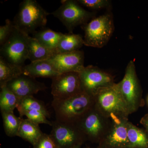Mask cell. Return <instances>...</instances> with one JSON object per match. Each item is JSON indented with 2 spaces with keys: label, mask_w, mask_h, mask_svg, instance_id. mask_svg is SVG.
Masks as SVG:
<instances>
[{
  "label": "cell",
  "mask_w": 148,
  "mask_h": 148,
  "mask_svg": "<svg viewBox=\"0 0 148 148\" xmlns=\"http://www.w3.org/2000/svg\"><path fill=\"white\" fill-rule=\"evenodd\" d=\"M94 106L93 96L83 91L65 99H53L51 103L57 121L76 123Z\"/></svg>",
  "instance_id": "obj_1"
},
{
  "label": "cell",
  "mask_w": 148,
  "mask_h": 148,
  "mask_svg": "<svg viewBox=\"0 0 148 148\" xmlns=\"http://www.w3.org/2000/svg\"><path fill=\"white\" fill-rule=\"evenodd\" d=\"M49 14L36 0H24L19 5L13 23L24 33L33 34L38 28L45 27Z\"/></svg>",
  "instance_id": "obj_2"
},
{
  "label": "cell",
  "mask_w": 148,
  "mask_h": 148,
  "mask_svg": "<svg viewBox=\"0 0 148 148\" xmlns=\"http://www.w3.org/2000/svg\"><path fill=\"white\" fill-rule=\"evenodd\" d=\"M116 85L121 98L130 114L135 112L143 106L142 88L133 61H130L123 78Z\"/></svg>",
  "instance_id": "obj_3"
},
{
  "label": "cell",
  "mask_w": 148,
  "mask_h": 148,
  "mask_svg": "<svg viewBox=\"0 0 148 148\" xmlns=\"http://www.w3.org/2000/svg\"><path fill=\"white\" fill-rule=\"evenodd\" d=\"M93 98L95 107L107 117L111 120L128 118L129 112L121 98L116 83L100 88Z\"/></svg>",
  "instance_id": "obj_4"
},
{
  "label": "cell",
  "mask_w": 148,
  "mask_h": 148,
  "mask_svg": "<svg viewBox=\"0 0 148 148\" xmlns=\"http://www.w3.org/2000/svg\"><path fill=\"white\" fill-rule=\"evenodd\" d=\"M84 26V45L99 48L108 43L114 29L112 17L108 14L92 18Z\"/></svg>",
  "instance_id": "obj_5"
},
{
  "label": "cell",
  "mask_w": 148,
  "mask_h": 148,
  "mask_svg": "<svg viewBox=\"0 0 148 148\" xmlns=\"http://www.w3.org/2000/svg\"><path fill=\"white\" fill-rule=\"evenodd\" d=\"M111 123L112 120L104 115L94 105L76 124L86 140L98 144L107 134Z\"/></svg>",
  "instance_id": "obj_6"
},
{
  "label": "cell",
  "mask_w": 148,
  "mask_h": 148,
  "mask_svg": "<svg viewBox=\"0 0 148 148\" xmlns=\"http://www.w3.org/2000/svg\"><path fill=\"white\" fill-rule=\"evenodd\" d=\"M0 52L1 57L8 63L24 67L25 61L29 59L27 34L14 25L10 36L1 45Z\"/></svg>",
  "instance_id": "obj_7"
},
{
  "label": "cell",
  "mask_w": 148,
  "mask_h": 148,
  "mask_svg": "<svg viewBox=\"0 0 148 148\" xmlns=\"http://www.w3.org/2000/svg\"><path fill=\"white\" fill-rule=\"evenodd\" d=\"M49 135L57 148H75L82 147L87 141L76 123L52 121Z\"/></svg>",
  "instance_id": "obj_8"
},
{
  "label": "cell",
  "mask_w": 148,
  "mask_h": 148,
  "mask_svg": "<svg viewBox=\"0 0 148 148\" xmlns=\"http://www.w3.org/2000/svg\"><path fill=\"white\" fill-rule=\"evenodd\" d=\"M61 5L51 13L63 23L70 34L77 26L85 25L93 16L82 7L77 1L63 0Z\"/></svg>",
  "instance_id": "obj_9"
},
{
  "label": "cell",
  "mask_w": 148,
  "mask_h": 148,
  "mask_svg": "<svg viewBox=\"0 0 148 148\" xmlns=\"http://www.w3.org/2000/svg\"><path fill=\"white\" fill-rule=\"evenodd\" d=\"M51 93L53 99H65L83 91L79 74L75 72L59 74L52 79Z\"/></svg>",
  "instance_id": "obj_10"
},
{
  "label": "cell",
  "mask_w": 148,
  "mask_h": 148,
  "mask_svg": "<svg viewBox=\"0 0 148 148\" xmlns=\"http://www.w3.org/2000/svg\"><path fill=\"white\" fill-rule=\"evenodd\" d=\"M79 74L83 90L93 96L100 88L115 83L112 75L95 66L84 67Z\"/></svg>",
  "instance_id": "obj_11"
},
{
  "label": "cell",
  "mask_w": 148,
  "mask_h": 148,
  "mask_svg": "<svg viewBox=\"0 0 148 148\" xmlns=\"http://www.w3.org/2000/svg\"><path fill=\"white\" fill-rule=\"evenodd\" d=\"M111 120L110 129L98 143V147L130 148L127 137L128 118H116Z\"/></svg>",
  "instance_id": "obj_12"
},
{
  "label": "cell",
  "mask_w": 148,
  "mask_h": 148,
  "mask_svg": "<svg viewBox=\"0 0 148 148\" xmlns=\"http://www.w3.org/2000/svg\"><path fill=\"white\" fill-rule=\"evenodd\" d=\"M84 53L77 50L67 53H56L47 59L59 74L79 73L84 68Z\"/></svg>",
  "instance_id": "obj_13"
},
{
  "label": "cell",
  "mask_w": 148,
  "mask_h": 148,
  "mask_svg": "<svg viewBox=\"0 0 148 148\" xmlns=\"http://www.w3.org/2000/svg\"><path fill=\"white\" fill-rule=\"evenodd\" d=\"M6 86L20 100L27 96H33L47 88L43 83L39 82L36 78L23 74L9 82Z\"/></svg>",
  "instance_id": "obj_14"
},
{
  "label": "cell",
  "mask_w": 148,
  "mask_h": 148,
  "mask_svg": "<svg viewBox=\"0 0 148 148\" xmlns=\"http://www.w3.org/2000/svg\"><path fill=\"white\" fill-rule=\"evenodd\" d=\"M23 74L36 78H50L52 79L59 75L47 60L31 62L23 68Z\"/></svg>",
  "instance_id": "obj_15"
},
{
  "label": "cell",
  "mask_w": 148,
  "mask_h": 148,
  "mask_svg": "<svg viewBox=\"0 0 148 148\" xmlns=\"http://www.w3.org/2000/svg\"><path fill=\"white\" fill-rule=\"evenodd\" d=\"M27 46L29 52V59L31 62L45 60L55 54L42 45L35 38L27 34Z\"/></svg>",
  "instance_id": "obj_16"
},
{
  "label": "cell",
  "mask_w": 148,
  "mask_h": 148,
  "mask_svg": "<svg viewBox=\"0 0 148 148\" xmlns=\"http://www.w3.org/2000/svg\"><path fill=\"white\" fill-rule=\"evenodd\" d=\"M43 133L38 124L28 119H22L17 136L29 142L33 146Z\"/></svg>",
  "instance_id": "obj_17"
},
{
  "label": "cell",
  "mask_w": 148,
  "mask_h": 148,
  "mask_svg": "<svg viewBox=\"0 0 148 148\" xmlns=\"http://www.w3.org/2000/svg\"><path fill=\"white\" fill-rule=\"evenodd\" d=\"M64 34L49 29H42L33 34V37L49 50L55 51Z\"/></svg>",
  "instance_id": "obj_18"
},
{
  "label": "cell",
  "mask_w": 148,
  "mask_h": 148,
  "mask_svg": "<svg viewBox=\"0 0 148 148\" xmlns=\"http://www.w3.org/2000/svg\"><path fill=\"white\" fill-rule=\"evenodd\" d=\"M127 137L130 148H148V134L145 130L127 123Z\"/></svg>",
  "instance_id": "obj_19"
},
{
  "label": "cell",
  "mask_w": 148,
  "mask_h": 148,
  "mask_svg": "<svg viewBox=\"0 0 148 148\" xmlns=\"http://www.w3.org/2000/svg\"><path fill=\"white\" fill-rule=\"evenodd\" d=\"M84 45L82 36L71 34H64L55 51L56 53H67L78 50Z\"/></svg>",
  "instance_id": "obj_20"
},
{
  "label": "cell",
  "mask_w": 148,
  "mask_h": 148,
  "mask_svg": "<svg viewBox=\"0 0 148 148\" xmlns=\"http://www.w3.org/2000/svg\"><path fill=\"white\" fill-rule=\"evenodd\" d=\"M23 68L10 64L0 56V87L23 74Z\"/></svg>",
  "instance_id": "obj_21"
},
{
  "label": "cell",
  "mask_w": 148,
  "mask_h": 148,
  "mask_svg": "<svg viewBox=\"0 0 148 148\" xmlns=\"http://www.w3.org/2000/svg\"><path fill=\"white\" fill-rule=\"evenodd\" d=\"M16 109L19 113V117L21 118L24 112L32 110L42 112L47 118L50 117V114L44 103L33 96H27L21 99Z\"/></svg>",
  "instance_id": "obj_22"
},
{
  "label": "cell",
  "mask_w": 148,
  "mask_h": 148,
  "mask_svg": "<svg viewBox=\"0 0 148 148\" xmlns=\"http://www.w3.org/2000/svg\"><path fill=\"white\" fill-rule=\"evenodd\" d=\"M0 109L2 112H13L17 108L20 99L6 86L1 88Z\"/></svg>",
  "instance_id": "obj_23"
},
{
  "label": "cell",
  "mask_w": 148,
  "mask_h": 148,
  "mask_svg": "<svg viewBox=\"0 0 148 148\" xmlns=\"http://www.w3.org/2000/svg\"><path fill=\"white\" fill-rule=\"evenodd\" d=\"M1 113L6 135L9 137L17 136L22 118L16 116L14 112H2Z\"/></svg>",
  "instance_id": "obj_24"
},
{
  "label": "cell",
  "mask_w": 148,
  "mask_h": 148,
  "mask_svg": "<svg viewBox=\"0 0 148 148\" xmlns=\"http://www.w3.org/2000/svg\"><path fill=\"white\" fill-rule=\"evenodd\" d=\"M25 116L27 119L32 121L40 124H46L51 126L52 121H50L47 119L45 115L40 111L36 110H32L25 112L22 114V117Z\"/></svg>",
  "instance_id": "obj_25"
},
{
  "label": "cell",
  "mask_w": 148,
  "mask_h": 148,
  "mask_svg": "<svg viewBox=\"0 0 148 148\" xmlns=\"http://www.w3.org/2000/svg\"><path fill=\"white\" fill-rule=\"evenodd\" d=\"M80 4L92 10H98L108 5L109 2L107 0H79Z\"/></svg>",
  "instance_id": "obj_26"
},
{
  "label": "cell",
  "mask_w": 148,
  "mask_h": 148,
  "mask_svg": "<svg viewBox=\"0 0 148 148\" xmlns=\"http://www.w3.org/2000/svg\"><path fill=\"white\" fill-rule=\"evenodd\" d=\"M33 147L34 148H57L50 135L44 133Z\"/></svg>",
  "instance_id": "obj_27"
},
{
  "label": "cell",
  "mask_w": 148,
  "mask_h": 148,
  "mask_svg": "<svg viewBox=\"0 0 148 148\" xmlns=\"http://www.w3.org/2000/svg\"><path fill=\"white\" fill-rule=\"evenodd\" d=\"M14 25L10 19L6 20L5 24L0 27V45H2L10 36Z\"/></svg>",
  "instance_id": "obj_28"
},
{
  "label": "cell",
  "mask_w": 148,
  "mask_h": 148,
  "mask_svg": "<svg viewBox=\"0 0 148 148\" xmlns=\"http://www.w3.org/2000/svg\"><path fill=\"white\" fill-rule=\"evenodd\" d=\"M140 123L145 127V130L148 134V113L146 114L140 120Z\"/></svg>",
  "instance_id": "obj_29"
},
{
  "label": "cell",
  "mask_w": 148,
  "mask_h": 148,
  "mask_svg": "<svg viewBox=\"0 0 148 148\" xmlns=\"http://www.w3.org/2000/svg\"><path fill=\"white\" fill-rule=\"evenodd\" d=\"M81 148V147H76L75 148Z\"/></svg>",
  "instance_id": "obj_30"
},
{
  "label": "cell",
  "mask_w": 148,
  "mask_h": 148,
  "mask_svg": "<svg viewBox=\"0 0 148 148\" xmlns=\"http://www.w3.org/2000/svg\"><path fill=\"white\" fill-rule=\"evenodd\" d=\"M147 103H148V98H147Z\"/></svg>",
  "instance_id": "obj_31"
},
{
  "label": "cell",
  "mask_w": 148,
  "mask_h": 148,
  "mask_svg": "<svg viewBox=\"0 0 148 148\" xmlns=\"http://www.w3.org/2000/svg\"><path fill=\"white\" fill-rule=\"evenodd\" d=\"M97 148H99L97 147Z\"/></svg>",
  "instance_id": "obj_32"
}]
</instances>
